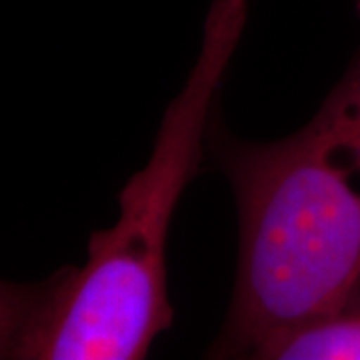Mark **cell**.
Instances as JSON below:
<instances>
[{
	"instance_id": "1",
	"label": "cell",
	"mask_w": 360,
	"mask_h": 360,
	"mask_svg": "<svg viewBox=\"0 0 360 360\" xmlns=\"http://www.w3.org/2000/svg\"><path fill=\"white\" fill-rule=\"evenodd\" d=\"M240 220L224 354L260 359L360 278V58L302 130L226 155Z\"/></svg>"
},
{
	"instance_id": "2",
	"label": "cell",
	"mask_w": 360,
	"mask_h": 360,
	"mask_svg": "<svg viewBox=\"0 0 360 360\" xmlns=\"http://www.w3.org/2000/svg\"><path fill=\"white\" fill-rule=\"evenodd\" d=\"M250 0H214L184 86L146 165L118 194V219L90 236L86 262L42 286L14 359L136 360L172 324L170 224L198 167L208 118L245 32Z\"/></svg>"
},
{
	"instance_id": "3",
	"label": "cell",
	"mask_w": 360,
	"mask_h": 360,
	"mask_svg": "<svg viewBox=\"0 0 360 360\" xmlns=\"http://www.w3.org/2000/svg\"><path fill=\"white\" fill-rule=\"evenodd\" d=\"M260 359L360 360V278L340 307L281 336Z\"/></svg>"
},
{
	"instance_id": "4",
	"label": "cell",
	"mask_w": 360,
	"mask_h": 360,
	"mask_svg": "<svg viewBox=\"0 0 360 360\" xmlns=\"http://www.w3.org/2000/svg\"><path fill=\"white\" fill-rule=\"evenodd\" d=\"M42 286H16L0 281V359H14Z\"/></svg>"
},
{
	"instance_id": "5",
	"label": "cell",
	"mask_w": 360,
	"mask_h": 360,
	"mask_svg": "<svg viewBox=\"0 0 360 360\" xmlns=\"http://www.w3.org/2000/svg\"><path fill=\"white\" fill-rule=\"evenodd\" d=\"M359 4H360V2H359Z\"/></svg>"
}]
</instances>
